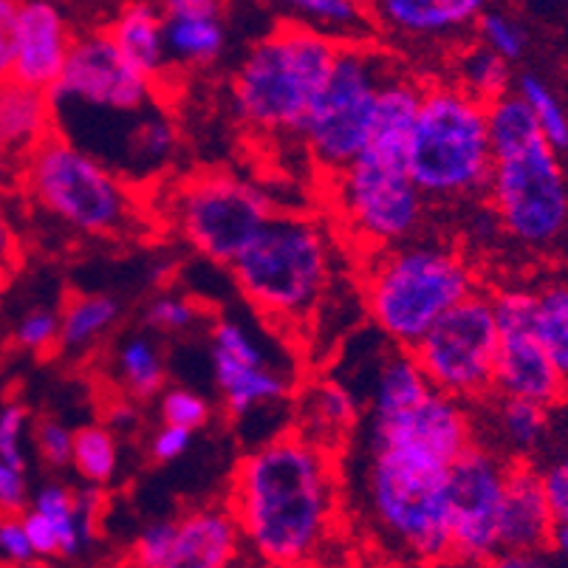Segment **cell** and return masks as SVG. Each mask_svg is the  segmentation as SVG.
I'll use <instances>...</instances> for the list:
<instances>
[{
	"instance_id": "680465c9",
	"label": "cell",
	"mask_w": 568,
	"mask_h": 568,
	"mask_svg": "<svg viewBox=\"0 0 568 568\" xmlns=\"http://www.w3.org/2000/svg\"><path fill=\"white\" fill-rule=\"evenodd\" d=\"M7 283L9 281H3V277H0V297H3V288H7Z\"/></svg>"
},
{
	"instance_id": "8992f818",
	"label": "cell",
	"mask_w": 568,
	"mask_h": 568,
	"mask_svg": "<svg viewBox=\"0 0 568 568\" xmlns=\"http://www.w3.org/2000/svg\"><path fill=\"white\" fill-rule=\"evenodd\" d=\"M407 173L425 201L487 193L493 175L487 105L456 82L427 85L407 148Z\"/></svg>"
},
{
	"instance_id": "d4e9b609",
	"label": "cell",
	"mask_w": 568,
	"mask_h": 568,
	"mask_svg": "<svg viewBox=\"0 0 568 568\" xmlns=\"http://www.w3.org/2000/svg\"><path fill=\"white\" fill-rule=\"evenodd\" d=\"M49 136H54L49 94L14 80L0 82V144L9 156L23 164Z\"/></svg>"
},
{
	"instance_id": "f1b7e54d",
	"label": "cell",
	"mask_w": 568,
	"mask_h": 568,
	"mask_svg": "<svg viewBox=\"0 0 568 568\" xmlns=\"http://www.w3.org/2000/svg\"><path fill=\"white\" fill-rule=\"evenodd\" d=\"M122 308L108 294H77L60 312V348L80 351L111 332Z\"/></svg>"
},
{
	"instance_id": "4dcf8cb0",
	"label": "cell",
	"mask_w": 568,
	"mask_h": 568,
	"mask_svg": "<svg viewBox=\"0 0 568 568\" xmlns=\"http://www.w3.org/2000/svg\"><path fill=\"white\" fill-rule=\"evenodd\" d=\"M487 131H489V148L495 156H506V153L524 151L529 144L540 142L544 133L537 128L535 116H531L529 105L518 97V91H509L506 97L495 100L487 105Z\"/></svg>"
},
{
	"instance_id": "9a60e30c",
	"label": "cell",
	"mask_w": 568,
	"mask_h": 568,
	"mask_svg": "<svg viewBox=\"0 0 568 568\" xmlns=\"http://www.w3.org/2000/svg\"><path fill=\"white\" fill-rule=\"evenodd\" d=\"M215 385L224 396V407L235 422L252 416L255 410L277 405L292 390V382L281 368L268 363V354L257 343L255 334L237 320H219L213 328Z\"/></svg>"
},
{
	"instance_id": "74e56055",
	"label": "cell",
	"mask_w": 568,
	"mask_h": 568,
	"mask_svg": "<svg viewBox=\"0 0 568 568\" xmlns=\"http://www.w3.org/2000/svg\"><path fill=\"white\" fill-rule=\"evenodd\" d=\"M159 410H162V425L195 433L210 418V402L190 387H168L159 402Z\"/></svg>"
},
{
	"instance_id": "5b68a950",
	"label": "cell",
	"mask_w": 568,
	"mask_h": 568,
	"mask_svg": "<svg viewBox=\"0 0 568 568\" xmlns=\"http://www.w3.org/2000/svg\"><path fill=\"white\" fill-rule=\"evenodd\" d=\"M230 268L255 312L292 325L317 308L332 283V237L312 215L275 213Z\"/></svg>"
},
{
	"instance_id": "f35d334b",
	"label": "cell",
	"mask_w": 568,
	"mask_h": 568,
	"mask_svg": "<svg viewBox=\"0 0 568 568\" xmlns=\"http://www.w3.org/2000/svg\"><path fill=\"white\" fill-rule=\"evenodd\" d=\"M26 436H29V410L20 402L0 405V462L26 473Z\"/></svg>"
},
{
	"instance_id": "e0dca14e",
	"label": "cell",
	"mask_w": 568,
	"mask_h": 568,
	"mask_svg": "<svg viewBox=\"0 0 568 568\" xmlns=\"http://www.w3.org/2000/svg\"><path fill=\"white\" fill-rule=\"evenodd\" d=\"M71 45L74 34L63 9L45 0H26L18 7L12 80L49 94L63 74Z\"/></svg>"
},
{
	"instance_id": "d590c367",
	"label": "cell",
	"mask_w": 568,
	"mask_h": 568,
	"mask_svg": "<svg viewBox=\"0 0 568 568\" xmlns=\"http://www.w3.org/2000/svg\"><path fill=\"white\" fill-rule=\"evenodd\" d=\"M518 97L529 105L537 128L544 133L551 151H568V113L555 91L537 74H520Z\"/></svg>"
},
{
	"instance_id": "ba28073f",
	"label": "cell",
	"mask_w": 568,
	"mask_h": 568,
	"mask_svg": "<svg viewBox=\"0 0 568 568\" xmlns=\"http://www.w3.org/2000/svg\"><path fill=\"white\" fill-rule=\"evenodd\" d=\"M275 213L272 199L255 182L224 170L190 175L170 199L175 232L221 266H232Z\"/></svg>"
},
{
	"instance_id": "9f6ffc18",
	"label": "cell",
	"mask_w": 568,
	"mask_h": 568,
	"mask_svg": "<svg viewBox=\"0 0 568 568\" xmlns=\"http://www.w3.org/2000/svg\"><path fill=\"white\" fill-rule=\"evenodd\" d=\"M410 568H467V566H458L453 560H444V562H427V566H410Z\"/></svg>"
},
{
	"instance_id": "44dd1931",
	"label": "cell",
	"mask_w": 568,
	"mask_h": 568,
	"mask_svg": "<svg viewBox=\"0 0 568 568\" xmlns=\"http://www.w3.org/2000/svg\"><path fill=\"white\" fill-rule=\"evenodd\" d=\"M29 509L54 531L57 560H77L97 544V518L102 513L100 489H71L51 481L32 493Z\"/></svg>"
},
{
	"instance_id": "83f0119b",
	"label": "cell",
	"mask_w": 568,
	"mask_h": 568,
	"mask_svg": "<svg viewBox=\"0 0 568 568\" xmlns=\"http://www.w3.org/2000/svg\"><path fill=\"white\" fill-rule=\"evenodd\" d=\"M286 12L292 23L306 26L339 45L368 43L365 34L376 23L371 7L354 3V0H294L286 7Z\"/></svg>"
},
{
	"instance_id": "6f0895ef",
	"label": "cell",
	"mask_w": 568,
	"mask_h": 568,
	"mask_svg": "<svg viewBox=\"0 0 568 568\" xmlns=\"http://www.w3.org/2000/svg\"><path fill=\"white\" fill-rule=\"evenodd\" d=\"M235 568H266V566H261V562H257V560H252V557H244V560L237 562Z\"/></svg>"
},
{
	"instance_id": "ee69618b",
	"label": "cell",
	"mask_w": 568,
	"mask_h": 568,
	"mask_svg": "<svg viewBox=\"0 0 568 568\" xmlns=\"http://www.w3.org/2000/svg\"><path fill=\"white\" fill-rule=\"evenodd\" d=\"M38 555L32 549V540L26 535V526L20 515H0V566H23L34 562Z\"/></svg>"
},
{
	"instance_id": "5bb4252c",
	"label": "cell",
	"mask_w": 568,
	"mask_h": 568,
	"mask_svg": "<svg viewBox=\"0 0 568 568\" xmlns=\"http://www.w3.org/2000/svg\"><path fill=\"white\" fill-rule=\"evenodd\" d=\"M509 462L513 458L475 442L450 467V560L458 566L481 568L500 551V513Z\"/></svg>"
},
{
	"instance_id": "ac0fdd59",
	"label": "cell",
	"mask_w": 568,
	"mask_h": 568,
	"mask_svg": "<svg viewBox=\"0 0 568 568\" xmlns=\"http://www.w3.org/2000/svg\"><path fill=\"white\" fill-rule=\"evenodd\" d=\"M493 390L504 399L531 402L549 410L551 405L566 399L568 385L544 345L537 343L535 328H524V332H500Z\"/></svg>"
},
{
	"instance_id": "f546056e",
	"label": "cell",
	"mask_w": 568,
	"mask_h": 568,
	"mask_svg": "<svg viewBox=\"0 0 568 568\" xmlns=\"http://www.w3.org/2000/svg\"><path fill=\"white\" fill-rule=\"evenodd\" d=\"M453 82L462 91H467L473 100L493 105L495 100L513 91L509 88L513 85V65L484 49L481 43H475L467 51H462V57L456 60V80Z\"/></svg>"
},
{
	"instance_id": "52a82bcc",
	"label": "cell",
	"mask_w": 568,
	"mask_h": 568,
	"mask_svg": "<svg viewBox=\"0 0 568 568\" xmlns=\"http://www.w3.org/2000/svg\"><path fill=\"white\" fill-rule=\"evenodd\" d=\"M20 184L43 213L82 235H128L139 224L131 184L60 133L23 159Z\"/></svg>"
},
{
	"instance_id": "cb8c5ba5",
	"label": "cell",
	"mask_w": 568,
	"mask_h": 568,
	"mask_svg": "<svg viewBox=\"0 0 568 568\" xmlns=\"http://www.w3.org/2000/svg\"><path fill=\"white\" fill-rule=\"evenodd\" d=\"M481 0H385L371 7L376 23L407 38H442L478 23Z\"/></svg>"
},
{
	"instance_id": "9c48e42d",
	"label": "cell",
	"mask_w": 568,
	"mask_h": 568,
	"mask_svg": "<svg viewBox=\"0 0 568 568\" xmlns=\"http://www.w3.org/2000/svg\"><path fill=\"white\" fill-rule=\"evenodd\" d=\"M394 69L368 43L339 45L337 63L314 105L303 142L323 173H343L365 151L376 97Z\"/></svg>"
},
{
	"instance_id": "f6af8a7d",
	"label": "cell",
	"mask_w": 568,
	"mask_h": 568,
	"mask_svg": "<svg viewBox=\"0 0 568 568\" xmlns=\"http://www.w3.org/2000/svg\"><path fill=\"white\" fill-rule=\"evenodd\" d=\"M555 526H568V456L557 458L540 473Z\"/></svg>"
},
{
	"instance_id": "484cf974",
	"label": "cell",
	"mask_w": 568,
	"mask_h": 568,
	"mask_svg": "<svg viewBox=\"0 0 568 568\" xmlns=\"http://www.w3.org/2000/svg\"><path fill=\"white\" fill-rule=\"evenodd\" d=\"M301 416L303 422L297 433L332 450L334 444L343 442L356 427L359 402L343 382L320 379L308 385L306 396L301 402Z\"/></svg>"
},
{
	"instance_id": "db71d44e",
	"label": "cell",
	"mask_w": 568,
	"mask_h": 568,
	"mask_svg": "<svg viewBox=\"0 0 568 568\" xmlns=\"http://www.w3.org/2000/svg\"><path fill=\"white\" fill-rule=\"evenodd\" d=\"M549 549L555 555H560L562 560H568V526H555L551 531V540H549Z\"/></svg>"
},
{
	"instance_id": "c3c4849f",
	"label": "cell",
	"mask_w": 568,
	"mask_h": 568,
	"mask_svg": "<svg viewBox=\"0 0 568 568\" xmlns=\"http://www.w3.org/2000/svg\"><path fill=\"white\" fill-rule=\"evenodd\" d=\"M190 442H193V433L190 430L162 425L156 433H153L151 456L156 458L159 464H170L175 462V458H182L184 453L190 450Z\"/></svg>"
},
{
	"instance_id": "8d00e7d4",
	"label": "cell",
	"mask_w": 568,
	"mask_h": 568,
	"mask_svg": "<svg viewBox=\"0 0 568 568\" xmlns=\"http://www.w3.org/2000/svg\"><path fill=\"white\" fill-rule=\"evenodd\" d=\"M475 34H478L475 43H481L484 49L498 54L509 65L520 60L526 51V32L520 20L509 12H500V9H484L478 23H475Z\"/></svg>"
},
{
	"instance_id": "ffe728a7",
	"label": "cell",
	"mask_w": 568,
	"mask_h": 568,
	"mask_svg": "<svg viewBox=\"0 0 568 568\" xmlns=\"http://www.w3.org/2000/svg\"><path fill=\"white\" fill-rule=\"evenodd\" d=\"M555 520L540 473L524 458L509 462L500 513V551H546Z\"/></svg>"
},
{
	"instance_id": "681fc988",
	"label": "cell",
	"mask_w": 568,
	"mask_h": 568,
	"mask_svg": "<svg viewBox=\"0 0 568 568\" xmlns=\"http://www.w3.org/2000/svg\"><path fill=\"white\" fill-rule=\"evenodd\" d=\"M20 252L23 250H20L18 232H14L9 215L0 210V277H3V281H9V277L18 272Z\"/></svg>"
},
{
	"instance_id": "4fadbf2b",
	"label": "cell",
	"mask_w": 568,
	"mask_h": 568,
	"mask_svg": "<svg viewBox=\"0 0 568 568\" xmlns=\"http://www.w3.org/2000/svg\"><path fill=\"white\" fill-rule=\"evenodd\" d=\"M156 85L122 60L102 32L74 38L65 69L49 91L57 128L97 116H133L153 108Z\"/></svg>"
},
{
	"instance_id": "836d02e7",
	"label": "cell",
	"mask_w": 568,
	"mask_h": 568,
	"mask_svg": "<svg viewBox=\"0 0 568 568\" xmlns=\"http://www.w3.org/2000/svg\"><path fill=\"white\" fill-rule=\"evenodd\" d=\"M116 376L133 399H153L164 387V363L148 337H131L116 356Z\"/></svg>"
},
{
	"instance_id": "4316f807",
	"label": "cell",
	"mask_w": 568,
	"mask_h": 568,
	"mask_svg": "<svg viewBox=\"0 0 568 568\" xmlns=\"http://www.w3.org/2000/svg\"><path fill=\"white\" fill-rule=\"evenodd\" d=\"M433 394L430 382L422 374L410 351L396 348L382 359L371 387V416L387 418L410 410Z\"/></svg>"
},
{
	"instance_id": "7402d4cb",
	"label": "cell",
	"mask_w": 568,
	"mask_h": 568,
	"mask_svg": "<svg viewBox=\"0 0 568 568\" xmlns=\"http://www.w3.org/2000/svg\"><path fill=\"white\" fill-rule=\"evenodd\" d=\"M170 65H206L226 45L224 9L215 0H173L162 7Z\"/></svg>"
},
{
	"instance_id": "7dc6e473",
	"label": "cell",
	"mask_w": 568,
	"mask_h": 568,
	"mask_svg": "<svg viewBox=\"0 0 568 568\" xmlns=\"http://www.w3.org/2000/svg\"><path fill=\"white\" fill-rule=\"evenodd\" d=\"M18 7L20 3H14V0H0V82L12 80Z\"/></svg>"
},
{
	"instance_id": "1f68e13d",
	"label": "cell",
	"mask_w": 568,
	"mask_h": 568,
	"mask_svg": "<svg viewBox=\"0 0 568 568\" xmlns=\"http://www.w3.org/2000/svg\"><path fill=\"white\" fill-rule=\"evenodd\" d=\"M535 337L568 385V283H549L535 294Z\"/></svg>"
},
{
	"instance_id": "e575fe53",
	"label": "cell",
	"mask_w": 568,
	"mask_h": 568,
	"mask_svg": "<svg viewBox=\"0 0 568 568\" xmlns=\"http://www.w3.org/2000/svg\"><path fill=\"white\" fill-rule=\"evenodd\" d=\"M495 430H498L506 450L513 453L515 462V456L531 453L540 444V438H544L546 407L498 396V405H495Z\"/></svg>"
},
{
	"instance_id": "d6986e66",
	"label": "cell",
	"mask_w": 568,
	"mask_h": 568,
	"mask_svg": "<svg viewBox=\"0 0 568 568\" xmlns=\"http://www.w3.org/2000/svg\"><path fill=\"white\" fill-rule=\"evenodd\" d=\"M244 555V540L230 506H199L175 518L173 549L164 568H235Z\"/></svg>"
},
{
	"instance_id": "603a6c76",
	"label": "cell",
	"mask_w": 568,
	"mask_h": 568,
	"mask_svg": "<svg viewBox=\"0 0 568 568\" xmlns=\"http://www.w3.org/2000/svg\"><path fill=\"white\" fill-rule=\"evenodd\" d=\"M105 34L113 49L122 54V60L133 71H139L144 80H151L156 85L168 74L170 57L168 45H164L162 7H151V3L125 7L113 18Z\"/></svg>"
},
{
	"instance_id": "f5cc1de1",
	"label": "cell",
	"mask_w": 568,
	"mask_h": 568,
	"mask_svg": "<svg viewBox=\"0 0 568 568\" xmlns=\"http://www.w3.org/2000/svg\"><path fill=\"white\" fill-rule=\"evenodd\" d=\"M18 179H20V162L14 156H9L7 148L0 144V193L12 190Z\"/></svg>"
},
{
	"instance_id": "8fae6325",
	"label": "cell",
	"mask_w": 568,
	"mask_h": 568,
	"mask_svg": "<svg viewBox=\"0 0 568 568\" xmlns=\"http://www.w3.org/2000/svg\"><path fill=\"white\" fill-rule=\"evenodd\" d=\"M500 332L489 294L475 292L444 314L410 351L433 390L450 399H481L493 390Z\"/></svg>"
},
{
	"instance_id": "2e32d148",
	"label": "cell",
	"mask_w": 568,
	"mask_h": 568,
	"mask_svg": "<svg viewBox=\"0 0 568 568\" xmlns=\"http://www.w3.org/2000/svg\"><path fill=\"white\" fill-rule=\"evenodd\" d=\"M368 442L413 444L456 464L475 444V425L464 402L433 390L425 402L399 416H371Z\"/></svg>"
},
{
	"instance_id": "7a4b0ae2",
	"label": "cell",
	"mask_w": 568,
	"mask_h": 568,
	"mask_svg": "<svg viewBox=\"0 0 568 568\" xmlns=\"http://www.w3.org/2000/svg\"><path fill=\"white\" fill-rule=\"evenodd\" d=\"M363 495L382 540L407 568L450 560L447 458L402 442H368Z\"/></svg>"
},
{
	"instance_id": "30bf717a",
	"label": "cell",
	"mask_w": 568,
	"mask_h": 568,
	"mask_svg": "<svg viewBox=\"0 0 568 568\" xmlns=\"http://www.w3.org/2000/svg\"><path fill=\"white\" fill-rule=\"evenodd\" d=\"M334 204L356 241L382 252L413 241L425 219V195L407 173V156L365 148L332 179Z\"/></svg>"
},
{
	"instance_id": "d6a6232c",
	"label": "cell",
	"mask_w": 568,
	"mask_h": 568,
	"mask_svg": "<svg viewBox=\"0 0 568 568\" xmlns=\"http://www.w3.org/2000/svg\"><path fill=\"white\" fill-rule=\"evenodd\" d=\"M71 467L82 481L91 484L94 489L108 487L116 478L119 469L116 436L105 425H85L74 430Z\"/></svg>"
},
{
	"instance_id": "6da1fadb",
	"label": "cell",
	"mask_w": 568,
	"mask_h": 568,
	"mask_svg": "<svg viewBox=\"0 0 568 568\" xmlns=\"http://www.w3.org/2000/svg\"><path fill=\"white\" fill-rule=\"evenodd\" d=\"M226 506L252 560L312 568L339 520L334 453L297 430L268 438L237 462Z\"/></svg>"
},
{
	"instance_id": "b9f144b4",
	"label": "cell",
	"mask_w": 568,
	"mask_h": 568,
	"mask_svg": "<svg viewBox=\"0 0 568 568\" xmlns=\"http://www.w3.org/2000/svg\"><path fill=\"white\" fill-rule=\"evenodd\" d=\"M148 323L162 328V332H187L190 325L199 323L201 308L199 303L187 301L182 294H159L156 301L148 306Z\"/></svg>"
},
{
	"instance_id": "f907efd6",
	"label": "cell",
	"mask_w": 568,
	"mask_h": 568,
	"mask_svg": "<svg viewBox=\"0 0 568 568\" xmlns=\"http://www.w3.org/2000/svg\"><path fill=\"white\" fill-rule=\"evenodd\" d=\"M481 568H555L546 551H498Z\"/></svg>"
},
{
	"instance_id": "60d3db41",
	"label": "cell",
	"mask_w": 568,
	"mask_h": 568,
	"mask_svg": "<svg viewBox=\"0 0 568 568\" xmlns=\"http://www.w3.org/2000/svg\"><path fill=\"white\" fill-rule=\"evenodd\" d=\"M175 537V518L151 520L133 540V566L136 568H164Z\"/></svg>"
},
{
	"instance_id": "7c38bea8",
	"label": "cell",
	"mask_w": 568,
	"mask_h": 568,
	"mask_svg": "<svg viewBox=\"0 0 568 568\" xmlns=\"http://www.w3.org/2000/svg\"><path fill=\"white\" fill-rule=\"evenodd\" d=\"M487 193L495 221L520 244L546 246L568 226L566 173L546 139L495 156Z\"/></svg>"
},
{
	"instance_id": "7bdbcfd3",
	"label": "cell",
	"mask_w": 568,
	"mask_h": 568,
	"mask_svg": "<svg viewBox=\"0 0 568 568\" xmlns=\"http://www.w3.org/2000/svg\"><path fill=\"white\" fill-rule=\"evenodd\" d=\"M34 447H38V456L43 458L49 467H65L71 464V447H74V433L57 422V418H40L32 430Z\"/></svg>"
},
{
	"instance_id": "277c9868",
	"label": "cell",
	"mask_w": 568,
	"mask_h": 568,
	"mask_svg": "<svg viewBox=\"0 0 568 568\" xmlns=\"http://www.w3.org/2000/svg\"><path fill=\"white\" fill-rule=\"evenodd\" d=\"M469 294H475V275L467 257L433 241H407L376 252L363 277L365 312L402 351L416 348Z\"/></svg>"
},
{
	"instance_id": "bcb514c9",
	"label": "cell",
	"mask_w": 568,
	"mask_h": 568,
	"mask_svg": "<svg viewBox=\"0 0 568 568\" xmlns=\"http://www.w3.org/2000/svg\"><path fill=\"white\" fill-rule=\"evenodd\" d=\"M29 484L23 469L0 462V515H23L29 509Z\"/></svg>"
},
{
	"instance_id": "11a10c76",
	"label": "cell",
	"mask_w": 568,
	"mask_h": 568,
	"mask_svg": "<svg viewBox=\"0 0 568 568\" xmlns=\"http://www.w3.org/2000/svg\"><path fill=\"white\" fill-rule=\"evenodd\" d=\"M0 568H63V566H57V562H49V560H34V562H23V566H0Z\"/></svg>"
},
{
	"instance_id": "816d5d0a",
	"label": "cell",
	"mask_w": 568,
	"mask_h": 568,
	"mask_svg": "<svg viewBox=\"0 0 568 568\" xmlns=\"http://www.w3.org/2000/svg\"><path fill=\"white\" fill-rule=\"evenodd\" d=\"M136 425V410H133V405L128 399H119L113 402L111 407H108V422L105 427L108 430H128V427Z\"/></svg>"
},
{
	"instance_id": "3957f363",
	"label": "cell",
	"mask_w": 568,
	"mask_h": 568,
	"mask_svg": "<svg viewBox=\"0 0 568 568\" xmlns=\"http://www.w3.org/2000/svg\"><path fill=\"white\" fill-rule=\"evenodd\" d=\"M337 54L339 43L286 20L246 51L232 77V108L252 131L303 139Z\"/></svg>"
},
{
	"instance_id": "ab89813d",
	"label": "cell",
	"mask_w": 568,
	"mask_h": 568,
	"mask_svg": "<svg viewBox=\"0 0 568 568\" xmlns=\"http://www.w3.org/2000/svg\"><path fill=\"white\" fill-rule=\"evenodd\" d=\"M14 343L29 354H49L60 345V317L49 308H34L14 328Z\"/></svg>"
}]
</instances>
